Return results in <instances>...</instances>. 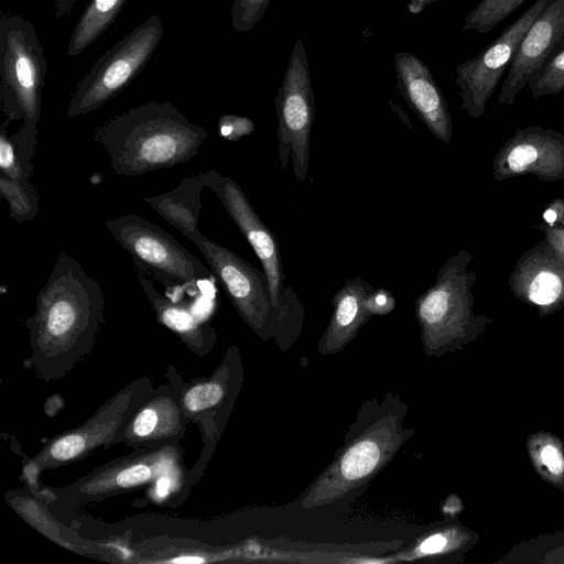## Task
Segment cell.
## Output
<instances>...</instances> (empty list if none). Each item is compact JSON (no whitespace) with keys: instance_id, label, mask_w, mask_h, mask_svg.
Instances as JSON below:
<instances>
[{"instance_id":"f1b7e54d","label":"cell","mask_w":564,"mask_h":564,"mask_svg":"<svg viewBox=\"0 0 564 564\" xmlns=\"http://www.w3.org/2000/svg\"><path fill=\"white\" fill-rule=\"evenodd\" d=\"M561 292L558 278L551 272H540L530 285L528 296L539 305H550L556 301Z\"/></svg>"},{"instance_id":"484cf974","label":"cell","mask_w":564,"mask_h":564,"mask_svg":"<svg viewBox=\"0 0 564 564\" xmlns=\"http://www.w3.org/2000/svg\"><path fill=\"white\" fill-rule=\"evenodd\" d=\"M527 87L533 98L564 90V46L531 75Z\"/></svg>"},{"instance_id":"7402d4cb","label":"cell","mask_w":564,"mask_h":564,"mask_svg":"<svg viewBox=\"0 0 564 564\" xmlns=\"http://www.w3.org/2000/svg\"><path fill=\"white\" fill-rule=\"evenodd\" d=\"M532 465L545 482L564 492V443L549 432H535L527 438Z\"/></svg>"},{"instance_id":"f546056e","label":"cell","mask_w":564,"mask_h":564,"mask_svg":"<svg viewBox=\"0 0 564 564\" xmlns=\"http://www.w3.org/2000/svg\"><path fill=\"white\" fill-rule=\"evenodd\" d=\"M254 130V123L247 117L224 115L218 120L219 134L229 141H237Z\"/></svg>"},{"instance_id":"603a6c76","label":"cell","mask_w":564,"mask_h":564,"mask_svg":"<svg viewBox=\"0 0 564 564\" xmlns=\"http://www.w3.org/2000/svg\"><path fill=\"white\" fill-rule=\"evenodd\" d=\"M0 195L17 223H29L37 216L39 194L31 181H17L0 173Z\"/></svg>"},{"instance_id":"8992f818","label":"cell","mask_w":564,"mask_h":564,"mask_svg":"<svg viewBox=\"0 0 564 564\" xmlns=\"http://www.w3.org/2000/svg\"><path fill=\"white\" fill-rule=\"evenodd\" d=\"M105 225L132 262L144 268L171 292L212 278V271L177 240L141 216L122 215Z\"/></svg>"},{"instance_id":"d590c367","label":"cell","mask_w":564,"mask_h":564,"mask_svg":"<svg viewBox=\"0 0 564 564\" xmlns=\"http://www.w3.org/2000/svg\"><path fill=\"white\" fill-rule=\"evenodd\" d=\"M543 217L547 223L553 224L556 220V213L553 209H547Z\"/></svg>"},{"instance_id":"e575fe53","label":"cell","mask_w":564,"mask_h":564,"mask_svg":"<svg viewBox=\"0 0 564 564\" xmlns=\"http://www.w3.org/2000/svg\"><path fill=\"white\" fill-rule=\"evenodd\" d=\"M442 0H410L408 9L412 14L421 13L426 7Z\"/></svg>"},{"instance_id":"44dd1931","label":"cell","mask_w":564,"mask_h":564,"mask_svg":"<svg viewBox=\"0 0 564 564\" xmlns=\"http://www.w3.org/2000/svg\"><path fill=\"white\" fill-rule=\"evenodd\" d=\"M126 1L91 0L70 34L67 55L75 57L93 44L117 17Z\"/></svg>"},{"instance_id":"8d00e7d4","label":"cell","mask_w":564,"mask_h":564,"mask_svg":"<svg viewBox=\"0 0 564 564\" xmlns=\"http://www.w3.org/2000/svg\"><path fill=\"white\" fill-rule=\"evenodd\" d=\"M563 245H564V242H563Z\"/></svg>"},{"instance_id":"30bf717a","label":"cell","mask_w":564,"mask_h":564,"mask_svg":"<svg viewBox=\"0 0 564 564\" xmlns=\"http://www.w3.org/2000/svg\"><path fill=\"white\" fill-rule=\"evenodd\" d=\"M552 0H536L509 24L500 35L471 59L456 67L455 83L463 99V109L471 117L485 110L502 75L509 69L516 51L533 21Z\"/></svg>"},{"instance_id":"1f68e13d","label":"cell","mask_w":564,"mask_h":564,"mask_svg":"<svg viewBox=\"0 0 564 564\" xmlns=\"http://www.w3.org/2000/svg\"><path fill=\"white\" fill-rule=\"evenodd\" d=\"M394 305L393 294L382 288L375 289L368 299V307L372 315L388 314L394 308Z\"/></svg>"},{"instance_id":"d4e9b609","label":"cell","mask_w":564,"mask_h":564,"mask_svg":"<svg viewBox=\"0 0 564 564\" xmlns=\"http://www.w3.org/2000/svg\"><path fill=\"white\" fill-rule=\"evenodd\" d=\"M225 395V382L218 378L208 379L187 388L181 398V403L185 415L194 416L219 405Z\"/></svg>"},{"instance_id":"836d02e7","label":"cell","mask_w":564,"mask_h":564,"mask_svg":"<svg viewBox=\"0 0 564 564\" xmlns=\"http://www.w3.org/2000/svg\"><path fill=\"white\" fill-rule=\"evenodd\" d=\"M76 0H55L54 15L57 20L64 19L73 9Z\"/></svg>"},{"instance_id":"83f0119b","label":"cell","mask_w":564,"mask_h":564,"mask_svg":"<svg viewBox=\"0 0 564 564\" xmlns=\"http://www.w3.org/2000/svg\"><path fill=\"white\" fill-rule=\"evenodd\" d=\"M270 0H232L230 8L231 26L245 33L254 28L263 18Z\"/></svg>"},{"instance_id":"3957f363","label":"cell","mask_w":564,"mask_h":564,"mask_svg":"<svg viewBox=\"0 0 564 564\" xmlns=\"http://www.w3.org/2000/svg\"><path fill=\"white\" fill-rule=\"evenodd\" d=\"M206 187L221 202L225 210L253 249L267 275L275 313L276 337L299 333L304 321V305L283 271L279 241L261 220L240 185L215 170L202 172Z\"/></svg>"},{"instance_id":"52a82bcc","label":"cell","mask_w":564,"mask_h":564,"mask_svg":"<svg viewBox=\"0 0 564 564\" xmlns=\"http://www.w3.org/2000/svg\"><path fill=\"white\" fill-rule=\"evenodd\" d=\"M275 110L280 166L285 171L291 163L295 180L304 183L308 170L315 106L307 55L301 36L296 37L293 45L275 97Z\"/></svg>"},{"instance_id":"d6986e66","label":"cell","mask_w":564,"mask_h":564,"mask_svg":"<svg viewBox=\"0 0 564 564\" xmlns=\"http://www.w3.org/2000/svg\"><path fill=\"white\" fill-rule=\"evenodd\" d=\"M206 187L202 172L185 177L165 193L145 196L143 200L194 245L203 236L198 219L203 207L200 196Z\"/></svg>"},{"instance_id":"6da1fadb","label":"cell","mask_w":564,"mask_h":564,"mask_svg":"<svg viewBox=\"0 0 564 564\" xmlns=\"http://www.w3.org/2000/svg\"><path fill=\"white\" fill-rule=\"evenodd\" d=\"M105 306L100 284L61 250L37 294L35 312L25 321L32 364L42 377L63 376L90 351L105 321Z\"/></svg>"},{"instance_id":"4fadbf2b","label":"cell","mask_w":564,"mask_h":564,"mask_svg":"<svg viewBox=\"0 0 564 564\" xmlns=\"http://www.w3.org/2000/svg\"><path fill=\"white\" fill-rule=\"evenodd\" d=\"M564 46V0H552L522 37L499 95L513 104L531 75Z\"/></svg>"},{"instance_id":"277c9868","label":"cell","mask_w":564,"mask_h":564,"mask_svg":"<svg viewBox=\"0 0 564 564\" xmlns=\"http://www.w3.org/2000/svg\"><path fill=\"white\" fill-rule=\"evenodd\" d=\"M47 62L35 28L17 14L0 20V99L9 120L36 128Z\"/></svg>"},{"instance_id":"d6a6232c","label":"cell","mask_w":564,"mask_h":564,"mask_svg":"<svg viewBox=\"0 0 564 564\" xmlns=\"http://www.w3.org/2000/svg\"><path fill=\"white\" fill-rule=\"evenodd\" d=\"M541 563H564V543L558 546H552L543 552V557L539 558Z\"/></svg>"},{"instance_id":"5bb4252c","label":"cell","mask_w":564,"mask_h":564,"mask_svg":"<svg viewBox=\"0 0 564 564\" xmlns=\"http://www.w3.org/2000/svg\"><path fill=\"white\" fill-rule=\"evenodd\" d=\"M394 68L397 86L403 99L435 138L449 142L451 115L430 68L409 52L395 53Z\"/></svg>"},{"instance_id":"ffe728a7","label":"cell","mask_w":564,"mask_h":564,"mask_svg":"<svg viewBox=\"0 0 564 564\" xmlns=\"http://www.w3.org/2000/svg\"><path fill=\"white\" fill-rule=\"evenodd\" d=\"M7 119L0 132V173L17 181H30L33 174L32 160L35 154L37 128L24 124L14 134L7 130Z\"/></svg>"},{"instance_id":"4316f807","label":"cell","mask_w":564,"mask_h":564,"mask_svg":"<svg viewBox=\"0 0 564 564\" xmlns=\"http://www.w3.org/2000/svg\"><path fill=\"white\" fill-rule=\"evenodd\" d=\"M12 507L26 521L34 525L39 531L54 540L55 542L69 547V544L62 539L59 529H57L46 512L42 511L36 499L26 496L17 495L10 499ZM70 549V547H69Z\"/></svg>"},{"instance_id":"7c38bea8","label":"cell","mask_w":564,"mask_h":564,"mask_svg":"<svg viewBox=\"0 0 564 564\" xmlns=\"http://www.w3.org/2000/svg\"><path fill=\"white\" fill-rule=\"evenodd\" d=\"M178 448L159 444L147 451L113 460L63 490L64 498L89 501L142 486L158 476L176 469Z\"/></svg>"},{"instance_id":"7a4b0ae2","label":"cell","mask_w":564,"mask_h":564,"mask_svg":"<svg viewBox=\"0 0 564 564\" xmlns=\"http://www.w3.org/2000/svg\"><path fill=\"white\" fill-rule=\"evenodd\" d=\"M207 135L169 101H149L104 122L93 140L117 175L135 176L188 162Z\"/></svg>"},{"instance_id":"e0dca14e","label":"cell","mask_w":564,"mask_h":564,"mask_svg":"<svg viewBox=\"0 0 564 564\" xmlns=\"http://www.w3.org/2000/svg\"><path fill=\"white\" fill-rule=\"evenodd\" d=\"M133 267L158 322L174 332L192 351L206 355L213 348L216 339L212 325L187 305L161 294L144 268L135 263Z\"/></svg>"},{"instance_id":"9a60e30c","label":"cell","mask_w":564,"mask_h":564,"mask_svg":"<svg viewBox=\"0 0 564 564\" xmlns=\"http://www.w3.org/2000/svg\"><path fill=\"white\" fill-rule=\"evenodd\" d=\"M395 442L392 431L388 429L367 434L343 454L338 463L312 491L314 498L307 501L313 503L337 497L364 481L391 456Z\"/></svg>"},{"instance_id":"2e32d148","label":"cell","mask_w":564,"mask_h":564,"mask_svg":"<svg viewBox=\"0 0 564 564\" xmlns=\"http://www.w3.org/2000/svg\"><path fill=\"white\" fill-rule=\"evenodd\" d=\"M176 397L171 389H153L137 406L112 443L143 446L182 437L185 432V413Z\"/></svg>"},{"instance_id":"4dcf8cb0","label":"cell","mask_w":564,"mask_h":564,"mask_svg":"<svg viewBox=\"0 0 564 564\" xmlns=\"http://www.w3.org/2000/svg\"><path fill=\"white\" fill-rule=\"evenodd\" d=\"M538 158L535 148L530 144H520L514 147L508 158L507 163L512 172L524 171Z\"/></svg>"},{"instance_id":"ba28073f","label":"cell","mask_w":564,"mask_h":564,"mask_svg":"<svg viewBox=\"0 0 564 564\" xmlns=\"http://www.w3.org/2000/svg\"><path fill=\"white\" fill-rule=\"evenodd\" d=\"M195 246L245 323L262 338L276 336V318L263 270L204 235Z\"/></svg>"},{"instance_id":"5b68a950","label":"cell","mask_w":564,"mask_h":564,"mask_svg":"<svg viewBox=\"0 0 564 564\" xmlns=\"http://www.w3.org/2000/svg\"><path fill=\"white\" fill-rule=\"evenodd\" d=\"M163 36L152 14L106 51L77 83L66 108L69 118L87 115L116 97L144 67Z\"/></svg>"},{"instance_id":"8fae6325","label":"cell","mask_w":564,"mask_h":564,"mask_svg":"<svg viewBox=\"0 0 564 564\" xmlns=\"http://www.w3.org/2000/svg\"><path fill=\"white\" fill-rule=\"evenodd\" d=\"M460 258L441 268L436 282L415 300V315L426 350L445 351L465 343L468 330Z\"/></svg>"},{"instance_id":"9c48e42d","label":"cell","mask_w":564,"mask_h":564,"mask_svg":"<svg viewBox=\"0 0 564 564\" xmlns=\"http://www.w3.org/2000/svg\"><path fill=\"white\" fill-rule=\"evenodd\" d=\"M153 391L139 379L109 399L88 421L52 438L33 457L30 468L40 471L85 457L99 445L113 441L137 406ZM25 468V469H30Z\"/></svg>"},{"instance_id":"ac0fdd59","label":"cell","mask_w":564,"mask_h":564,"mask_svg":"<svg viewBox=\"0 0 564 564\" xmlns=\"http://www.w3.org/2000/svg\"><path fill=\"white\" fill-rule=\"evenodd\" d=\"M373 285L361 276L347 279L332 300L333 314L321 340V350L334 352L341 349L372 315L368 299Z\"/></svg>"},{"instance_id":"cb8c5ba5","label":"cell","mask_w":564,"mask_h":564,"mask_svg":"<svg viewBox=\"0 0 564 564\" xmlns=\"http://www.w3.org/2000/svg\"><path fill=\"white\" fill-rule=\"evenodd\" d=\"M527 0H481L465 18L463 31L488 34Z\"/></svg>"}]
</instances>
